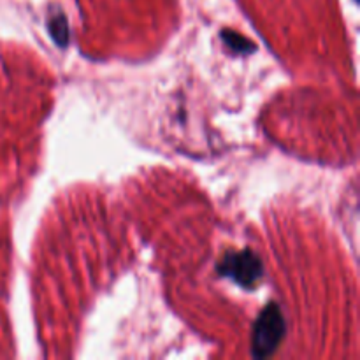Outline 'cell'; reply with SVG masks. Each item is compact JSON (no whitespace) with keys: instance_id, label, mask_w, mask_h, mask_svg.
<instances>
[{"instance_id":"obj_2","label":"cell","mask_w":360,"mask_h":360,"mask_svg":"<svg viewBox=\"0 0 360 360\" xmlns=\"http://www.w3.org/2000/svg\"><path fill=\"white\" fill-rule=\"evenodd\" d=\"M218 273L234 280L239 287L253 288L264 276L262 260L252 250L229 252L218 264Z\"/></svg>"},{"instance_id":"obj_4","label":"cell","mask_w":360,"mask_h":360,"mask_svg":"<svg viewBox=\"0 0 360 360\" xmlns=\"http://www.w3.org/2000/svg\"><path fill=\"white\" fill-rule=\"evenodd\" d=\"M224 41L227 42V44L234 49V51H246V49L250 48L248 41L241 39L239 35H231V37H229V35L224 32Z\"/></svg>"},{"instance_id":"obj_3","label":"cell","mask_w":360,"mask_h":360,"mask_svg":"<svg viewBox=\"0 0 360 360\" xmlns=\"http://www.w3.org/2000/svg\"><path fill=\"white\" fill-rule=\"evenodd\" d=\"M49 30H51L53 39H55L60 46L67 44V20L63 14L53 16L51 20H49Z\"/></svg>"},{"instance_id":"obj_1","label":"cell","mask_w":360,"mask_h":360,"mask_svg":"<svg viewBox=\"0 0 360 360\" xmlns=\"http://www.w3.org/2000/svg\"><path fill=\"white\" fill-rule=\"evenodd\" d=\"M287 323L276 302H269L257 319L252 334V355L255 359L271 357L285 338Z\"/></svg>"}]
</instances>
